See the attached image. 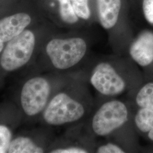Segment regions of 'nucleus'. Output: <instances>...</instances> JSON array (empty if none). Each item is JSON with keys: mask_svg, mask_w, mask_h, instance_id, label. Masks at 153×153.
Returning <instances> with one entry per match:
<instances>
[{"mask_svg": "<svg viewBox=\"0 0 153 153\" xmlns=\"http://www.w3.org/2000/svg\"><path fill=\"white\" fill-rule=\"evenodd\" d=\"M90 81L101 95L114 97L138 88L143 81V73L133 60L120 67L117 64L103 61L95 66Z\"/></svg>", "mask_w": 153, "mask_h": 153, "instance_id": "f257e3e1", "label": "nucleus"}, {"mask_svg": "<svg viewBox=\"0 0 153 153\" xmlns=\"http://www.w3.org/2000/svg\"><path fill=\"white\" fill-rule=\"evenodd\" d=\"M133 119V113L125 102L111 99L102 104L91 122L94 133L98 136L106 137L112 134Z\"/></svg>", "mask_w": 153, "mask_h": 153, "instance_id": "f03ea898", "label": "nucleus"}, {"mask_svg": "<svg viewBox=\"0 0 153 153\" xmlns=\"http://www.w3.org/2000/svg\"><path fill=\"white\" fill-rule=\"evenodd\" d=\"M87 44L79 37L53 39L46 45L45 52L56 69L66 70L76 65L85 57Z\"/></svg>", "mask_w": 153, "mask_h": 153, "instance_id": "7ed1b4c3", "label": "nucleus"}, {"mask_svg": "<svg viewBox=\"0 0 153 153\" xmlns=\"http://www.w3.org/2000/svg\"><path fill=\"white\" fill-rule=\"evenodd\" d=\"M85 113L81 102L67 93L61 92L49 101L43 111V118L50 126H62L80 120Z\"/></svg>", "mask_w": 153, "mask_h": 153, "instance_id": "20e7f679", "label": "nucleus"}, {"mask_svg": "<svg viewBox=\"0 0 153 153\" xmlns=\"http://www.w3.org/2000/svg\"><path fill=\"white\" fill-rule=\"evenodd\" d=\"M35 43V34L29 30L8 42L1 53V68L11 72L26 65L33 56Z\"/></svg>", "mask_w": 153, "mask_h": 153, "instance_id": "39448f33", "label": "nucleus"}, {"mask_svg": "<svg viewBox=\"0 0 153 153\" xmlns=\"http://www.w3.org/2000/svg\"><path fill=\"white\" fill-rule=\"evenodd\" d=\"M51 87L43 76H35L24 83L20 94V102L23 112L34 116L43 112L48 104Z\"/></svg>", "mask_w": 153, "mask_h": 153, "instance_id": "423d86ee", "label": "nucleus"}, {"mask_svg": "<svg viewBox=\"0 0 153 153\" xmlns=\"http://www.w3.org/2000/svg\"><path fill=\"white\" fill-rule=\"evenodd\" d=\"M129 53L131 60L142 68L143 75L153 74V32L140 33L131 44Z\"/></svg>", "mask_w": 153, "mask_h": 153, "instance_id": "0eeeda50", "label": "nucleus"}, {"mask_svg": "<svg viewBox=\"0 0 153 153\" xmlns=\"http://www.w3.org/2000/svg\"><path fill=\"white\" fill-rule=\"evenodd\" d=\"M31 22L27 13H19L6 16L0 21V43H6L23 33Z\"/></svg>", "mask_w": 153, "mask_h": 153, "instance_id": "6e6552de", "label": "nucleus"}, {"mask_svg": "<svg viewBox=\"0 0 153 153\" xmlns=\"http://www.w3.org/2000/svg\"><path fill=\"white\" fill-rule=\"evenodd\" d=\"M121 6V0H97L99 19L104 29H111L116 25Z\"/></svg>", "mask_w": 153, "mask_h": 153, "instance_id": "1a4fd4ad", "label": "nucleus"}, {"mask_svg": "<svg viewBox=\"0 0 153 153\" xmlns=\"http://www.w3.org/2000/svg\"><path fill=\"white\" fill-rule=\"evenodd\" d=\"M129 94L135 107L153 111V74L143 75L142 83Z\"/></svg>", "mask_w": 153, "mask_h": 153, "instance_id": "9d476101", "label": "nucleus"}, {"mask_svg": "<svg viewBox=\"0 0 153 153\" xmlns=\"http://www.w3.org/2000/svg\"><path fill=\"white\" fill-rule=\"evenodd\" d=\"M133 122L136 132L153 143V110L136 107Z\"/></svg>", "mask_w": 153, "mask_h": 153, "instance_id": "9b49d317", "label": "nucleus"}, {"mask_svg": "<svg viewBox=\"0 0 153 153\" xmlns=\"http://www.w3.org/2000/svg\"><path fill=\"white\" fill-rule=\"evenodd\" d=\"M44 152V149L30 138L19 136L13 139L7 153H42Z\"/></svg>", "mask_w": 153, "mask_h": 153, "instance_id": "f8f14e48", "label": "nucleus"}, {"mask_svg": "<svg viewBox=\"0 0 153 153\" xmlns=\"http://www.w3.org/2000/svg\"><path fill=\"white\" fill-rule=\"evenodd\" d=\"M56 1H57L59 4L60 16L63 22L71 25L78 22V17L73 9L71 0Z\"/></svg>", "mask_w": 153, "mask_h": 153, "instance_id": "ddd939ff", "label": "nucleus"}, {"mask_svg": "<svg viewBox=\"0 0 153 153\" xmlns=\"http://www.w3.org/2000/svg\"><path fill=\"white\" fill-rule=\"evenodd\" d=\"M71 5L78 18L87 20L90 16L88 0H71Z\"/></svg>", "mask_w": 153, "mask_h": 153, "instance_id": "4468645a", "label": "nucleus"}, {"mask_svg": "<svg viewBox=\"0 0 153 153\" xmlns=\"http://www.w3.org/2000/svg\"><path fill=\"white\" fill-rule=\"evenodd\" d=\"M13 139L11 129L4 124L0 126V153H7Z\"/></svg>", "mask_w": 153, "mask_h": 153, "instance_id": "2eb2a0df", "label": "nucleus"}, {"mask_svg": "<svg viewBox=\"0 0 153 153\" xmlns=\"http://www.w3.org/2000/svg\"><path fill=\"white\" fill-rule=\"evenodd\" d=\"M98 153H124L126 150L121 146L114 142H107L99 146L97 149Z\"/></svg>", "mask_w": 153, "mask_h": 153, "instance_id": "dca6fc26", "label": "nucleus"}, {"mask_svg": "<svg viewBox=\"0 0 153 153\" xmlns=\"http://www.w3.org/2000/svg\"><path fill=\"white\" fill-rule=\"evenodd\" d=\"M142 8L145 19L153 25V0H143Z\"/></svg>", "mask_w": 153, "mask_h": 153, "instance_id": "f3484780", "label": "nucleus"}, {"mask_svg": "<svg viewBox=\"0 0 153 153\" xmlns=\"http://www.w3.org/2000/svg\"><path fill=\"white\" fill-rule=\"evenodd\" d=\"M88 150L78 146H69L64 148H59L52 150V153H86Z\"/></svg>", "mask_w": 153, "mask_h": 153, "instance_id": "a211bd4d", "label": "nucleus"}]
</instances>
